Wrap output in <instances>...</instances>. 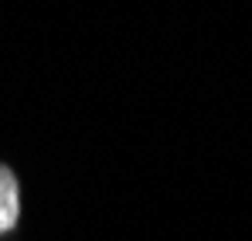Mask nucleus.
Wrapping results in <instances>:
<instances>
[{"mask_svg":"<svg viewBox=\"0 0 252 241\" xmlns=\"http://www.w3.org/2000/svg\"><path fill=\"white\" fill-rule=\"evenodd\" d=\"M21 217V187L10 166L0 163V235H7Z\"/></svg>","mask_w":252,"mask_h":241,"instance_id":"1","label":"nucleus"}]
</instances>
